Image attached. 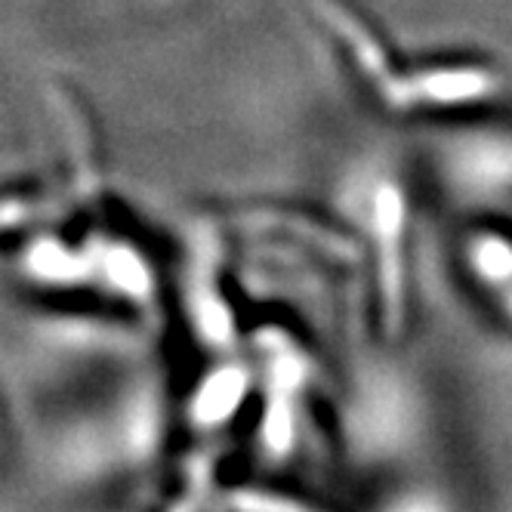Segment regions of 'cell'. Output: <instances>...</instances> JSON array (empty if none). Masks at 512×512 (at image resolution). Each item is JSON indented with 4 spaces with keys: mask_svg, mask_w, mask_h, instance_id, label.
Masks as SVG:
<instances>
[{
    "mask_svg": "<svg viewBox=\"0 0 512 512\" xmlns=\"http://www.w3.org/2000/svg\"><path fill=\"white\" fill-rule=\"evenodd\" d=\"M500 78L488 68L454 65V68H429L411 81H398L389 108H414V105H463L479 102L497 93Z\"/></svg>",
    "mask_w": 512,
    "mask_h": 512,
    "instance_id": "obj_1",
    "label": "cell"
},
{
    "mask_svg": "<svg viewBox=\"0 0 512 512\" xmlns=\"http://www.w3.org/2000/svg\"><path fill=\"white\" fill-rule=\"evenodd\" d=\"M315 10H318V16H321L327 25H331V28L337 31V38H340L343 44H349V50L355 53V62L361 65L364 75H368V78L377 84L380 96H383L386 102H392L395 87H398V78H392L389 59H386L383 47L377 44L374 34H371L368 28H364L346 7L334 4V0H315Z\"/></svg>",
    "mask_w": 512,
    "mask_h": 512,
    "instance_id": "obj_2",
    "label": "cell"
}]
</instances>
